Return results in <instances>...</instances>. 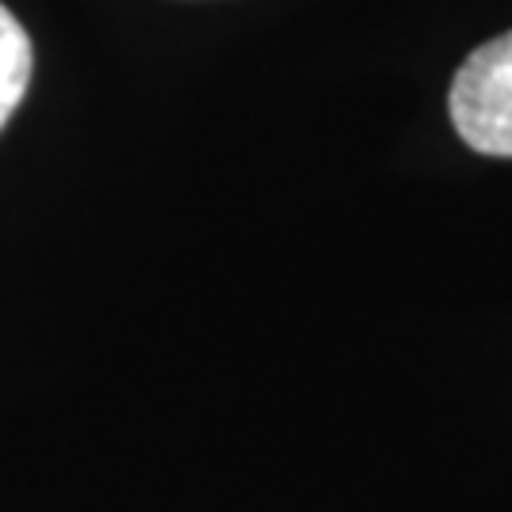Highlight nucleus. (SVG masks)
I'll return each mask as SVG.
<instances>
[{"instance_id":"nucleus-1","label":"nucleus","mask_w":512,"mask_h":512,"mask_svg":"<svg viewBox=\"0 0 512 512\" xmlns=\"http://www.w3.org/2000/svg\"><path fill=\"white\" fill-rule=\"evenodd\" d=\"M452 126L482 156H512V31L482 42L448 88Z\"/></svg>"},{"instance_id":"nucleus-2","label":"nucleus","mask_w":512,"mask_h":512,"mask_svg":"<svg viewBox=\"0 0 512 512\" xmlns=\"http://www.w3.org/2000/svg\"><path fill=\"white\" fill-rule=\"evenodd\" d=\"M31 65H35L31 38L19 27V19L0 4V129L8 126V118L27 95Z\"/></svg>"}]
</instances>
